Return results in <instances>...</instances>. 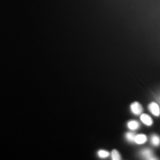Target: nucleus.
Segmentation results:
<instances>
[{"label":"nucleus","instance_id":"11","mask_svg":"<svg viewBox=\"0 0 160 160\" xmlns=\"http://www.w3.org/2000/svg\"><path fill=\"white\" fill-rule=\"evenodd\" d=\"M157 100H158V101H159V104H160V95L159 96V97H157Z\"/></svg>","mask_w":160,"mask_h":160},{"label":"nucleus","instance_id":"5","mask_svg":"<svg viewBox=\"0 0 160 160\" xmlns=\"http://www.w3.org/2000/svg\"><path fill=\"white\" fill-rule=\"evenodd\" d=\"M147 141V137L145 134L137 135L135 137L134 142L137 144H144Z\"/></svg>","mask_w":160,"mask_h":160},{"label":"nucleus","instance_id":"6","mask_svg":"<svg viewBox=\"0 0 160 160\" xmlns=\"http://www.w3.org/2000/svg\"><path fill=\"white\" fill-rule=\"evenodd\" d=\"M128 127L129 129L134 131V130H137L139 128V124L138 122L133 120V121H130L128 123Z\"/></svg>","mask_w":160,"mask_h":160},{"label":"nucleus","instance_id":"10","mask_svg":"<svg viewBox=\"0 0 160 160\" xmlns=\"http://www.w3.org/2000/svg\"><path fill=\"white\" fill-rule=\"evenodd\" d=\"M98 155H99V157L101 158H106L109 156V153L108 151H104V150H101L98 152Z\"/></svg>","mask_w":160,"mask_h":160},{"label":"nucleus","instance_id":"2","mask_svg":"<svg viewBox=\"0 0 160 160\" xmlns=\"http://www.w3.org/2000/svg\"><path fill=\"white\" fill-rule=\"evenodd\" d=\"M148 108L150 110V111H151L153 115L156 116V117H159L160 115V108L157 103L151 102L148 105Z\"/></svg>","mask_w":160,"mask_h":160},{"label":"nucleus","instance_id":"8","mask_svg":"<svg viewBox=\"0 0 160 160\" xmlns=\"http://www.w3.org/2000/svg\"><path fill=\"white\" fill-rule=\"evenodd\" d=\"M111 158L113 160H119L121 159V157H120L119 152L117 150H113L111 153Z\"/></svg>","mask_w":160,"mask_h":160},{"label":"nucleus","instance_id":"1","mask_svg":"<svg viewBox=\"0 0 160 160\" xmlns=\"http://www.w3.org/2000/svg\"><path fill=\"white\" fill-rule=\"evenodd\" d=\"M131 109L132 113H134L135 115H140L143 111L142 107L139 102H133L131 104Z\"/></svg>","mask_w":160,"mask_h":160},{"label":"nucleus","instance_id":"7","mask_svg":"<svg viewBox=\"0 0 160 160\" xmlns=\"http://www.w3.org/2000/svg\"><path fill=\"white\" fill-rule=\"evenodd\" d=\"M151 143L155 146L159 145H160V138H159V137H158V136L156 135V134L152 135Z\"/></svg>","mask_w":160,"mask_h":160},{"label":"nucleus","instance_id":"9","mask_svg":"<svg viewBox=\"0 0 160 160\" xmlns=\"http://www.w3.org/2000/svg\"><path fill=\"white\" fill-rule=\"evenodd\" d=\"M125 137L129 142H134V140H135L136 135L133 133H126Z\"/></svg>","mask_w":160,"mask_h":160},{"label":"nucleus","instance_id":"3","mask_svg":"<svg viewBox=\"0 0 160 160\" xmlns=\"http://www.w3.org/2000/svg\"><path fill=\"white\" fill-rule=\"evenodd\" d=\"M141 154L143 157H145L146 159H157V158H156L153 154V152L151 151V150L150 149H144L141 151Z\"/></svg>","mask_w":160,"mask_h":160},{"label":"nucleus","instance_id":"4","mask_svg":"<svg viewBox=\"0 0 160 160\" xmlns=\"http://www.w3.org/2000/svg\"><path fill=\"white\" fill-rule=\"evenodd\" d=\"M140 119L142 122L145 124V125L148 126H151L152 124H153V121H152V119L149 117L148 115L147 114H142L141 117H140Z\"/></svg>","mask_w":160,"mask_h":160}]
</instances>
